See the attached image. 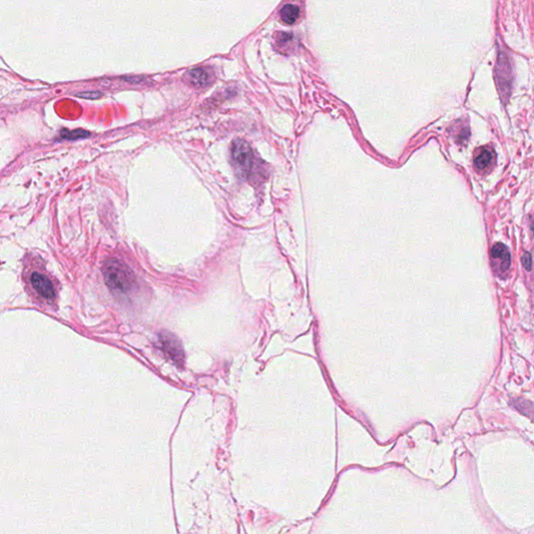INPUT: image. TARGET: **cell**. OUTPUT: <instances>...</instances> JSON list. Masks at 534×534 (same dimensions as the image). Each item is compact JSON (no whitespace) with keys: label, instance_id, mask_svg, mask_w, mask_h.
I'll return each mask as SVG.
<instances>
[{"label":"cell","instance_id":"6da1fadb","mask_svg":"<svg viewBox=\"0 0 534 534\" xmlns=\"http://www.w3.org/2000/svg\"><path fill=\"white\" fill-rule=\"evenodd\" d=\"M102 276L108 287L115 293L126 294L135 286L132 270L116 259L107 260L101 267Z\"/></svg>","mask_w":534,"mask_h":534},{"label":"cell","instance_id":"7a4b0ae2","mask_svg":"<svg viewBox=\"0 0 534 534\" xmlns=\"http://www.w3.org/2000/svg\"><path fill=\"white\" fill-rule=\"evenodd\" d=\"M232 160L237 174L243 178H255L260 172V163L257 162V158L244 140H235L232 146Z\"/></svg>","mask_w":534,"mask_h":534},{"label":"cell","instance_id":"3957f363","mask_svg":"<svg viewBox=\"0 0 534 534\" xmlns=\"http://www.w3.org/2000/svg\"><path fill=\"white\" fill-rule=\"evenodd\" d=\"M510 58L503 53L500 52L499 60L497 64V70H496V78L497 84L500 90V94H501L503 100L505 101L509 95L511 91V83H513V66L510 65Z\"/></svg>","mask_w":534,"mask_h":534},{"label":"cell","instance_id":"277c9868","mask_svg":"<svg viewBox=\"0 0 534 534\" xmlns=\"http://www.w3.org/2000/svg\"><path fill=\"white\" fill-rule=\"evenodd\" d=\"M491 260L496 275L502 277L508 271L511 264V256L508 247L503 243H496L491 251Z\"/></svg>","mask_w":534,"mask_h":534},{"label":"cell","instance_id":"5b68a950","mask_svg":"<svg viewBox=\"0 0 534 534\" xmlns=\"http://www.w3.org/2000/svg\"><path fill=\"white\" fill-rule=\"evenodd\" d=\"M161 346L164 353L167 357L173 359L178 364H181L184 359V353L183 349L179 344L177 337L173 336L172 334L166 333L161 335Z\"/></svg>","mask_w":534,"mask_h":534},{"label":"cell","instance_id":"8992f818","mask_svg":"<svg viewBox=\"0 0 534 534\" xmlns=\"http://www.w3.org/2000/svg\"><path fill=\"white\" fill-rule=\"evenodd\" d=\"M30 283L39 295L45 300L52 301L55 297V292L50 280L39 272H32L30 276Z\"/></svg>","mask_w":534,"mask_h":534},{"label":"cell","instance_id":"52a82bcc","mask_svg":"<svg viewBox=\"0 0 534 534\" xmlns=\"http://www.w3.org/2000/svg\"><path fill=\"white\" fill-rule=\"evenodd\" d=\"M492 161H493V152L490 149H487V147H482V149H479L478 151H477V153H475L474 163L477 169H479V170L486 169L492 164Z\"/></svg>","mask_w":534,"mask_h":534},{"label":"cell","instance_id":"ba28073f","mask_svg":"<svg viewBox=\"0 0 534 534\" xmlns=\"http://www.w3.org/2000/svg\"><path fill=\"white\" fill-rule=\"evenodd\" d=\"M188 78L192 85L196 87H204L209 85L210 83V74L204 69L201 68H197V69H193L188 73Z\"/></svg>","mask_w":534,"mask_h":534},{"label":"cell","instance_id":"9c48e42d","mask_svg":"<svg viewBox=\"0 0 534 534\" xmlns=\"http://www.w3.org/2000/svg\"><path fill=\"white\" fill-rule=\"evenodd\" d=\"M300 17V8L294 4H287L281 10V18L287 24H293Z\"/></svg>","mask_w":534,"mask_h":534},{"label":"cell","instance_id":"30bf717a","mask_svg":"<svg viewBox=\"0 0 534 534\" xmlns=\"http://www.w3.org/2000/svg\"><path fill=\"white\" fill-rule=\"evenodd\" d=\"M61 136H62V138H64V139L76 140V139H82V138L89 137L90 133L86 132V131H83V130H75V131L65 130V131H63L61 133Z\"/></svg>","mask_w":534,"mask_h":534},{"label":"cell","instance_id":"8fae6325","mask_svg":"<svg viewBox=\"0 0 534 534\" xmlns=\"http://www.w3.org/2000/svg\"><path fill=\"white\" fill-rule=\"evenodd\" d=\"M522 263H523V266H524V268L526 270H528V271L531 270V268H532V257L530 255V253H525L524 255H523Z\"/></svg>","mask_w":534,"mask_h":534},{"label":"cell","instance_id":"7c38bea8","mask_svg":"<svg viewBox=\"0 0 534 534\" xmlns=\"http://www.w3.org/2000/svg\"><path fill=\"white\" fill-rule=\"evenodd\" d=\"M76 96L83 97V98H89V99H96V98H99L101 96V93H99V92H83V93L76 94Z\"/></svg>","mask_w":534,"mask_h":534},{"label":"cell","instance_id":"4fadbf2b","mask_svg":"<svg viewBox=\"0 0 534 534\" xmlns=\"http://www.w3.org/2000/svg\"><path fill=\"white\" fill-rule=\"evenodd\" d=\"M531 230H532V232L534 233V222L531 224Z\"/></svg>","mask_w":534,"mask_h":534}]
</instances>
